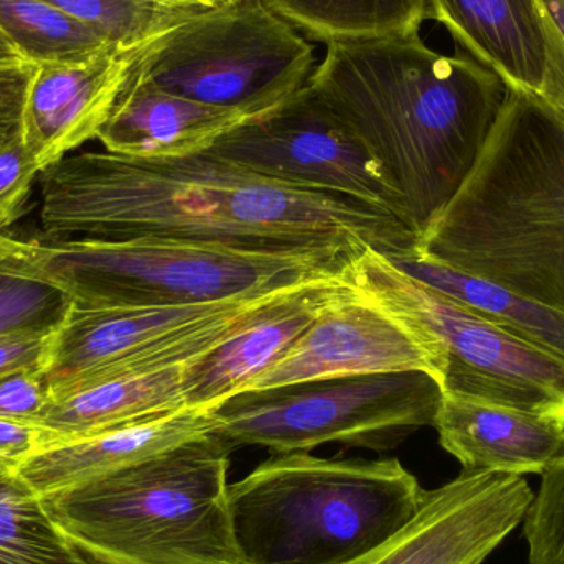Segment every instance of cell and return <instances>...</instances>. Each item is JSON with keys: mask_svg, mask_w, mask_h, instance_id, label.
Listing matches in <instances>:
<instances>
[{"mask_svg": "<svg viewBox=\"0 0 564 564\" xmlns=\"http://www.w3.org/2000/svg\"><path fill=\"white\" fill-rule=\"evenodd\" d=\"M0 30L36 66L85 62L116 46L46 0H0Z\"/></svg>", "mask_w": 564, "mask_h": 564, "instance_id": "cb8c5ba5", "label": "cell"}, {"mask_svg": "<svg viewBox=\"0 0 564 564\" xmlns=\"http://www.w3.org/2000/svg\"><path fill=\"white\" fill-rule=\"evenodd\" d=\"M19 53L13 48L12 43L7 40V36L3 35L2 30H0V63L3 62H13V59H19Z\"/></svg>", "mask_w": 564, "mask_h": 564, "instance_id": "e575fe53", "label": "cell"}, {"mask_svg": "<svg viewBox=\"0 0 564 564\" xmlns=\"http://www.w3.org/2000/svg\"><path fill=\"white\" fill-rule=\"evenodd\" d=\"M207 151L281 184L378 205L413 230L387 169L312 86L245 119Z\"/></svg>", "mask_w": 564, "mask_h": 564, "instance_id": "8fae6325", "label": "cell"}, {"mask_svg": "<svg viewBox=\"0 0 564 564\" xmlns=\"http://www.w3.org/2000/svg\"><path fill=\"white\" fill-rule=\"evenodd\" d=\"M307 85L387 169L417 238L469 177L509 91L420 33L332 43Z\"/></svg>", "mask_w": 564, "mask_h": 564, "instance_id": "7a4b0ae2", "label": "cell"}, {"mask_svg": "<svg viewBox=\"0 0 564 564\" xmlns=\"http://www.w3.org/2000/svg\"><path fill=\"white\" fill-rule=\"evenodd\" d=\"M384 257L406 276L449 295L520 340L564 360L563 311L427 260L413 250Z\"/></svg>", "mask_w": 564, "mask_h": 564, "instance_id": "44dd1931", "label": "cell"}, {"mask_svg": "<svg viewBox=\"0 0 564 564\" xmlns=\"http://www.w3.org/2000/svg\"><path fill=\"white\" fill-rule=\"evenodd\" d=\"M36 175L22 135L0 151V235L22 217Z\"/></svg>", "mask_w": 564, "mask_h": 564, "instance_id": "83f0119b", "label": "cell"}, {"mask_svg": "<svg viewBox=\"0 0 564 564\" xmlns=\"http://www.w3.org/2000/svg\"><path fill=\"white\" fill-rule=\"evenodd\" d=\"M273 295L188 307H73L53 335L43 370L53 401L112 378L185 365Z\"/></svg>", "mask_w": 564, "mask_h": 564, "instance_id": "30bf717a", "label": "cell"}, {"mask_svg": "<svg viewBox=\"0 0 564 564\" xmlns=\"http://www.w3.org/2000/svg\"><path fill=\"white\" fill-rule=\"evenodd\" d=\"M182 373L178 365L101 381L53 401L40 424L58 444L185 410Z\"/></svg>", "mask_w": 564, "mask_h": 564, "instance_id": "ffe728a7", "label": "cell"}, {"mask_svg": "<svg viewBox=\"0 0 564 564\" xmlns=\"http://www.w3.org/2000/svg\"><path fill=\"white\" fill-rule=\"evenodd\" d=\"M248 119L235 109L205 105L129 79L99 131L106 151L132 158H185L210 149Z\"/></svg>", "mask_w": 564, "mask_h": 564, "instance_id": "d6986e66", "label": "cell"}, {"mask_svg": "<svg viewBox=\"0 0 564 564\" xmlns=\"http://www.w3.org/2000/svg\"><path fill=\"white\" fill-rule=\"evenodd\" d=\"M426 490L400 460L276 454L228 486L240 564H347L393 539Z\"/></svg>", "mask_w": 564, "mask_h": 564, "instance_id": "5b68a950", "label": "cell"}, {"mask_svg": "<svg viewBox=\"0 0 564 564\" xmlns=\"http://www.w3.org/2000/svg\"><path fill=\"white\" fill-rule=\"evenodd\" d=\"M350 289L344 274L268 299L225 340L184 365L185 406L210 408L247 390L291 350L327 305Z\"/></svg>", "mask_w": 564, "mask_h": 564, "instance_id": "5bb4252c", "label": "cell"}, {"mask_svg": "<svg viewBox=\"0 0 564 564\" xmlns=\"http://www.w3.org/2000/svg\"><path fill=\"white\" fill-rule=\"evenodd\" d=\"M533 497L523 477L463 470L426 490L416 517L398 535L347 564H482L522 525Z\"/></svg>", "mask_w": 564, "mask_h": 564, "instance_id": "7c38bea8", "label": "cell"}, {"mask_svg": "<svg viewBox=\"0 0 564 564\" xmlns=\"http://www.w3.org/2000/svg\"><path fill=\"white\" fill-rule=\"evenodd\" d=\"M39 243L178 240L241 250H413L391 212L294 187L204 151L185 158L66 155L40 174Z\"/></svg>", "mask_w": 564, "mask_h": 564, "instance_id": "6da1fadb", "label": "cell"}, {"mask_svg": "<svg viewBox=\"0 0 564 564\" xmlns=\"http://www.w3.org/2000/svg\"><path fill=\"white\" fill-rule=\"evenodd\" d=\"M301 35L332 43L411 36L430 19L427 0H264Z\"/></svg>", "mask_w": 564, "mask_h": 564, "instance_id": "7402d4cb", "label": "cell"}, {"mask_svg": "<svg viewBox=\"0 0 564 564\" xmlns=\"http://www.w3.org/2000/svg\"><path fill=\"white\" fill-rule=\"evenodd\" d=\"M144 46H109L85 62L36 66L22 139L40 174L98 139Z\"/></svg>", "mask_w": 564, "mask_h": 564, "instance_id": "9a60e30c", "label": "cell"}, {"mask_svg": "<svg viewBox=\"0 0 564 564\" xmlns=\"http://www.w3.org/2000/svg\"><path fill=\"white\" fill-rule=\"evenodd\" d=\"M52 403L42 368L17 371L0 380V420L40 424Z\"/></svg>", "mask_w": 564, "mask_h": 564, "instance_id": "f1b7e54d", "label": "cell"}, {"mask_svg": "<svg viewBox=\"0 0 564 564\" xmlns=\"http://www.w3.org/2000/svg\"><path fill=\"white\" fill-rule=\"evenodd\" d=\"M345 278L410 327L443 364L444 393L564 423V360L520 340L449 295L401 273L375 248Z\"/></svg>", "mask_w": 564, "mask_h": 564, "instance_id": "ba28073f", "label": "cell"}, {"mask_svg": "<svg viewBox=\"0 0 564 564\" xmlns=\"http://www.w3.org/2000/svg\"><path fill=\"white\" fill-rule=\"evenodd\" d=\"M36 65L19 58L0 63V151L22 135L26 98Z\"/></svg>", "mask_w": 564, "mask_h": 564, "instance_id": "4dcf8cb0", "label": "cell"}, {"mask_svg": "<svg viewBox=\"0 0 564 564\" xmlns=\"http://www.w3.org/2000/svg\"><path fill=\"white\" fill-rule=\"evenodd\" d=\"M0 469H9V467L0 466ZM9 470H13V469H9Z\"/></svg>", "mask_w": 564, "mask_h": 564, "instance_id": "8d00e7d4", "label": "cell"}, {"mask_svg": "<svg viewBox=\"0 0 564 564\" xmlns=\"http://www.w3.org/2000/svg\"><path fill=\"white\" fill-rule=\"evenodd\" d=\"M85 556V555H83ZM86 558V564H112V563H108V562H101V560H95V558H89V556H85Z\"/></svg>", "mask_w": 564, "mask_h": 564, "instance_id": "d590c367", "label": "cell"}, {"mask_svg": "<svg viewBox=\"0 0 564 564\" xmlns=\"http://www.w3.org/2000/svg\"><path fill=\"white\" fill-rule=\"evenodd\" d=\"M141 2L159 10H165V12L198 15V13L235 6V3L243 2V0H141Z\"/></svg>", "mask_w": 564, "mask_h": 564, "instance_id": "836d02e7", "label": "cell"}, {"mask_svg": "<svg viewBox=\"0 0 564 564\" xmlns=\"http://www.w3.org/2000/svg\"><path fill=\"white\" fill-rule=\"evenodd\" d=\"M314 69L304 35L264 0H243L152 40L129 79L253 118L304 88Z\"/></svg>", "mask_w": 564, "mask_h": 564, "instance_id": "9c48e42d", "label": "cell"}, {"mask_svg": "<svg viewBox=\"0 0 564 564\" xmlns=\"http://www.w3.org/2000/svg\"><path fill=\"white\" fill-rule=\"evenodd\" d=\"M55 334L0 338V380L17 371L32 368L45 370Z\"/></svg>", "mask_w": 564, "mask_h": 564, "instance_id": "d6a6232c", "label": "cell"}, {"mask_svg": "<svg viewBox=\"0 0 564 564\" xmlns=\"http://www.w3.org/2000/svg\"><path fill=\"white\" fill-rule=\"evenodd\" d=\"M217 434L185 441L108 476L42 497L59 532L112 564H240Z\"/></svg>", "mask_w": 564, "mask_h": 564, "instance_id": "277c9868", "label": "cell"}, {"mask_svg": "<svg viewBox=\"0 0 564 564\" xmlns=\"http://www.w3.org/2000/svg\"><path fill=\"white\" fill-rule=\"evenodd\" d=\"M427 10L507 88L539 95L546 62L539 0H427Z\"/></svg>", "mask_w": 564, "mask_h": 564, "instance_id": "ac0fdd59", "label": "cell"}, {"mask_svg": "<svg viewBox=\"0 0 564 564\" xmlns=\"http://www.w3.org/2000/svg\"><path fill=\"white\" fill-rule=\"evenodd\" d=\"M73 307L72 295L40 270L35 241L0 235V338L55 334Z\"/></svg>", "mask_w": 564, "mask_h": 564, "instance_id": "603a6c76", "label": "cell"}, {"mask_svg": "<svg viewBox=\"0 0 564 564\" xmlns=\"http://www.w3.org/2000/svg\"><path fill=\"white\" fill-rule=\"evenodd\" d=\"M527 564H564V463L543 474L523 520Z\"/></svg>", "mask_w": 564, "mask_h": 564, "instance_id": "4316f807", "label": "cell"}, {"mask_svg": "<svg viewBox=\"0 0 564 564\" xmlns=\"http://www.w3.org/2000/svg\"><path fill=\"white\" fill-rule=\"evenodd\" d=\"M52 444L53 434L42 424L0 420V466L15 470Z\"/></svg>", "mask_w": 564, "mask_h": 564, "instance_id": "1f68e13d", "label": "cell"}, {"mask_svg": "<svg viewBox=\"0 0 564 564\" xmlns=\"http://www.w3.org/2000/svg\"><path fill=\"white\" fill-rule=\"evenodd\" d=\"M443 387L426 371L318 378L245 390L207 408L214 431L231 447L308 453L338 443L393 449L433 426Z\"/></svg>", "mask_w": 564, "mask_h": 564, "instance_id": "52a82bcc", "label": "cell"}, {"mask_svg": "<svg viewBox=\"0 0 564 564\" xmlns=\"http://www.w3.org/2000/svg\"><path fill=\"white\" fill-rule=\"evenodd\" d=\"M40 270L75 307H188L261 297L344 276L358 253L335 248L241 250L178 240L43 245Z\"/></svg>", "mask_w": 564, "mask_h": 564, "instance_id": "8992f818", "label": "cell"}, {"mask_svg": "<svg viewBox=\"0 0 564 564\" xmlns=\"http://www.w3.org/2000/svg\"><path fill=\"white\" fill-rule=\"evenodd\" d=\"M426 371L443 380L437 355L390 312L350 291L324 308L291 350L247 390L318 378Z\"/></svg>", "mask_w": 564, "mask_h": 564, "instance_id": "4fadbf2b", "label": "cell"}, {"mask_svg": "<svg viewBox=\"0 0 564 564\" xmlns=\"http://www.w3.org/2000/svg\"><path fill=\"white\" fill-rule=\"evenodd\" d=\"M212 431L214 421L207 408H185L96 436L53 444L20 464L15 473L43 497L108 476Z\"/></svg>", "mask_w": 564, "mask_h": 564, "instance_id": "e0dca14e", "label": "cell"}, {"mask_svg": "<svg viewBox=\"0 0 564 564\" xmlns=\"http://www.w3.org/2000/svg\"><path fill=\"white\" fill-rule=\"evenodd\" d=\"M91 26L111 45L139 48L194 15L165 12L141 0H46Z\"/></svg>", "mask_w": 564, "mask_h": 564, "instance_id": "484cf974", "label": "cell"}, {"mask_svg": "<svg viewBox=\"0 0 564 564\" xmlns=\"http://www.w3.org/2000/svg\"><path fill=\"white\" fill-rule=\"evenodd\" d=\"M0 564H86L42 497L9 469H0Z\"/></svg>", "mask_w": 564, "mask_h": 564, "instance_id": "d4e9b609", "label": "cell"}, {"mask_svg": "<svg viewBox=\"0 0 564 564\" xmlns=\"http://www.w3.org/2000/svg\"><path fill=\"white\" fill-rule=\"evenodd\" d=\"M564 312V121L509 89L463 187L413 248Z\"/></svg>", "mask_w": 564, "mask_h": 564, "instance_id": "3957f363", "label": "cell"}, {"mask_svg": "<svg viewBox=\"0 0 564 564\" xmlns=\"http://www.w3.org/2000/svg\"><path fill=\"white\" fill-rule=\"evenodd\" d=\"M546 62L539 98L564 121V0H539Z\"/></svg>", "mask_w": 564, "mask_h": 564, "instance_id": "f546056e", "label": "cell"}, {"mask_svg": "<svg viewBox=\"0 0 564 564\" xmlns=\"http://www.w3.org/2000/svg\"><path fill=\"white\" fill-rule=\"evenodd\" d=\"M433 427L464 470L543 476L564 463V423L543 414L443 391Z\"/></svg>", "mask_w": 564, "mask_h": 564, "instance_id": "2e32d148", "label": "cell"}]
</instances>
